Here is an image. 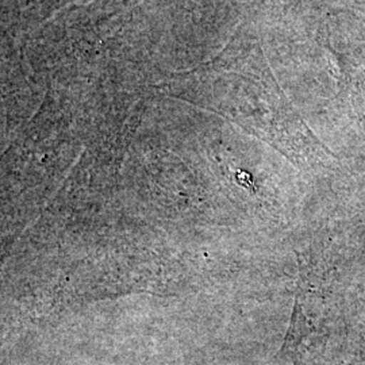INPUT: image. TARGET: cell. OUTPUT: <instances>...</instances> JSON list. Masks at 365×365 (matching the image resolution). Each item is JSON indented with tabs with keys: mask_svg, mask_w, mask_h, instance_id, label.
<instances>
[{
	"mask_svg": "<svg viewBox=\"0 0 365 365\" xmlns=\"http://www.w3.org/2000/svg\"><path fill=\"white\" fill-rule=\"evenodd\" d=\"M324 306L312 279L302 277L287 334L274 365H315L327 341Z\"/></svg>",
	"mask_w": 365,
	"mask_h": 365,
	"instance_id": "obj_1",
	"label": "cell"
}]
</instances>
